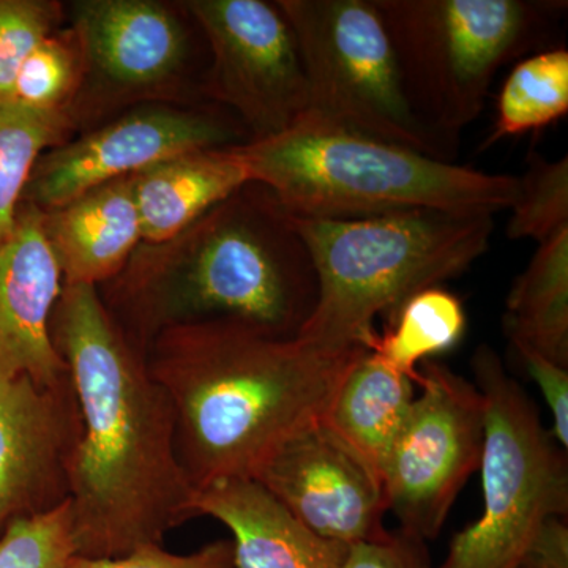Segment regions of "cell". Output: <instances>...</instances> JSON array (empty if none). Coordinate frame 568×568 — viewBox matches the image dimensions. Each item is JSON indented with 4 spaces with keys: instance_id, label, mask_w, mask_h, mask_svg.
<instances>
[{
    "instance_id": "1",
    "label": "cell",
    "mask_w": 568,
    "mask_h": 568,
    "mask_svg": "<svg viewBox=\"0 0 568 568\" xmlns=\"http://www.w3.org/2000/svg\"><path fill=\"white\" fill-rule=\"evenodd\" d=\"M51 335L82 417L70 478L81 558H119L194 517L170 398L108 312L99 287L63 284Z\"/></svg>"
},
{
    "instance_id": "2",
    "label": "cell",
    "mask_w": 568,
    "mask_h": 568,
    "mask_svg": "<svg viewBox=\"0 0 568 568\" xmlns=\"http://www.w3.org/2000/svg\"><path fill=\"white\" fill-rule=\"evenodd\" d=\"M365 353L209 320L163 328L144 355L173 406L179 459L197 493L254 480L280 447L323 420Z\"/></svg>"
},
{
    "instance_id": "3",
    "label": "cell",
    "mask_w": 568,
    "mask_h": 568,
    "mask_svg": "<svg viewBox=\"0 0 568 568\" xmlns=\"http://www.w3.org/2000/svg\"><path fill=\"white\" fill-rule=\"evenodd\" d=\"M100 295L145 354L160 331L192 321H237L293 338L315 310L317 278L290 215L250 182L174 237L142 242Z\"/></svg>"
},
{
    "instance_id": "4",
    "label": "cell",
    "mask_w": 568,
    "mask_h": 568,
    "mask_svg": "<svg viewBox=\"0 0 568 568\" xmlns=\"http://www.w3.org/2000/svg\"><path fill=\"white\" fill-rule=\"evenodd\" d=\"M250 181L287 215L353 220L425 211H508L518 178L375 140L304 115L275 136L235 145Z\"/></svg>"
},
{
    "instance_id": "5",
    "label": "cell",
    "mask_w": 568,
    "mask_h": 568,
    "mask_svg": "<svg viewBox=\"0 0 568 568\" xmlns=\"http://www.w3.org/2000/svg\"><path fill=\"white\" fill-rule=\"evenodd\" d=\"M312 256L317 302L301 338L328 347H365L376 317L407 298L465 274L487 253L495 215L409 211L353 220L290 215Z\"/></svg>"
},
{
    "instance_id": "6",
    "label": "cell",
    "mask_w": 568,
    "mask_h": 568,
    "mask_svg": "<svg viewBox=\"0 0 568 568\" xmlns=\"http://www.w3.org/2000/svg\"><path fill=\"white\" fill-rule=\"evenodd\" d=\"M410 108L448 145L480 112L497 70L528 50L566 2L375 0Z\"/></svg>"
},
{
    "instance_id": "7",
    "label": "cell",
    "mask_w": 568,
    "mask_h": 568,
    "mask_svg": "<svg viewBox=\"0 0 568 568\" xmlns=\"http://www.w3.org/2000/svg\"><path fill=\"white\" fill-rule=\"evenodd\" d=\"M473 372L485 399L484 510L437 568H517L541 526L567 518V452L491 347H478Z\"/></svg>"
},
{
    "instance_id": "8",
    "label": "cell",
    "mask_w": 568,
    "mask_h": 568,
    "mask_svg": "<svg viewBox=\"0 0 568 568\" xmlns=\"http://www.w3.org/2000/svg\"><path fill=\"white\" fill-rule=\"evenodd\" d=\"M301 51L306 115L448 160L407 100L394 44L375 0H278Z\"/></svg>"
},
{
    "instance_id": "9",
    "label": "cell",
    "mask_w": 568,
    "mask_h": 568,
    "mask_svg": "<svg viewBox=\"0 0 568 568\" xmlns=\"http://www.w3.org/2000/svg\"><path fill=\"white\" fill-rule=\"evenodd\" d=\"M418 373L422 394L388 448L381 480L399 530L429 541L480 467L485 399L476 384L446 365L428 361Z\"/></svg>"
},
{
    "instance_id": "10",
    "label": "cell",
    "mask_w": 568,
    "mask_h": 568,
    "mask_svg": "<svg viewBox=\"0 0 568 568\" xmlns=\"http://www.w3.org/2000/svg\"><path fill=\"white\" fill-rule=\"evenodd\" d=\"M183 10L211 50L204 91L248 132V141L275 136L308 111V85L290 22L276 2L189 0Z\"/></svg>"
},
{
    "instance_id": "11",
    "label": "cell",
    "mask_w": 568,
    "mask_h": 568,
    "mask_svg": "<svg viewBox=\"0 0 568 568\" xmlns=\"http://www.w3.org/2000/svg\"><path fill=\"white\" fill-rule=\"evenodd\" d=\"M245 129L215 112L149 103L44 152L22 203L52 211L104 183L181 153L244 144Z\"/></svg>"
},
{
    "instance_id": "12",
    "label": "cell",
    "mask_w": 568,
    "mask_h": 568,
    "mask_svg": "<svg viewBox=\"0 0 568 568\" xmlns=\"http://www.w3.org/2000/svg\"><path fill=\"white\" fill-rule=\"evenodd\" d=\"M254 481L324 540L354 545L388 532L379 474L323 420L280 447Z\"/></svg>"
},
{
    "instance_id": "13",
    "label": "cell",
    "mask_w": 568,
    "mask_h": 568,
    "mask_svg": "<svg viewBox=\"0 0 568 568\" xmlns=\"http://www.w3.org/2000/svg\"><path fill=\"white\" fill-rule=\"evenodd\" d=\"M81 435L70 375L52 384L0 375V536L70 500Z\"/></svg>"
},
{
    "instance_id": "14",
    "label": "cell",
    "mask_w": 568,
    "mask_h": 568,
    "mask_svg": "<svg viewBox=\"0 0 568 568\" xmlns=\"http://www.w3.org/2000/svg\"><path fill=\"white\" fill-rule=\"evenodd\" d=\"M71 31L80 44L84 80L119 95L155 93L185 69L189 37L170 7L153 0L71 3Z\"/></svg>"
},
{
    "instance_id": "15",
    "label": "cell",
    "mask_w": 568,
    "mask_h": 568,
    "mask_svg": "<svg viewBox=\"0 0 568 568\" xmlns=\"http://www.w3.org/2000/svg\"><path fill=\"white\" fill-rule=\"evenodd\" d=\"M62 290L43 213L22 203L13 230L0 242V375H26L41 384L69 375L51 335Z\"/></svg>"
},
{
    "instance_id": "16",
    "label": "cell",
    "mask_w": 568,
    "mask_h": 568,
    "mask_svg": "<svg viewBox=\"0 0 568 568\" xmlns=\"http://www.w3.org/2000/svg\"><path fill=\"white\" fill-rule=\"evenodd\" d=\"M194 517L231 532L235 568H338L346 545L324 540L295 521L254 480H230L194 496Z\"/></svg>"
},
{
    "instance_id": "17",
    "label": "cell",
    "mask_w": 568,
    "mask_h": 568,
    "mask_svg": "<svg viewBox=\"0 0 568 568\" xmlns=\"http://www.w3.org/2000/svg\"><path fill=\"white\" fill-rule=\"evenodd\" d=\"M43 213V230L63 284L99 287L122 271L142 244L129 178L118 179Z\"/></svg>"
},
{
    "instance_id": "18",
    "label": "cell",
    "mask_w": 568,
    "mask_h": 568,
    "mask_svg": "<svg viewBox=\"0 0 568 568\" xmlns=\"http://www.w3.org/2000/svg\"><path fill=\"white\" fill-rule=\"evenodd\" d=\"M250 182L235 145L181 153L129 175L142 242L174 237Z\"/></svg>"
},
{
    "instance_id": "19",
    "label": "cell",
    "mask_w": 568,
    "mask_h": 568,
    "mask_svg": "<svg viewBox=\"0 0 568 568\" xmlns=\"http://www.w3.org/2000/svg\"><path fill=\"white\" fill-rule=\"evenodd\" d=\"M414 398L413 381L366 351L343 377L323 422L381 477Z\"/></svg>"
},
{
    "instance_id": "20",
    "label": "cell",
    "mask_w": 568,
    "mask_h": 568,
    "mask_svg": "<svg viewBox=\"0 0 568 568\" xmlns=\"http://www.w3.org/2000/svg\"><path fill=\"white\" fill-rule=\"evenodd\" d=\"M504 327L511 346L568 368V230L538 244L508 294Z\"/></svg>"
},
{
    "instance_id": "21",
    "label": "cell",
    "mask_w": 568,
    "mask_h": 568,
    "mask_svg": "<svg viewBox=\"0 0 568 568\" xmlns=\"http://www.w3.org/2000/svg\"><path fill=\"white\" fill-rule=\"evenodd\" d=\"M466 325L465 306L457 295L440 286L428 287L388 316L386 331L376 332L365 349L417 384V365L457 347Z\"/></svg>"
},
{
    "instance_id": "22",
    "label": "cell",
    "mask_w": 568,
    "mask_h": 568,
    "mask_svg": "<svg viewBox=\"0 0 568 568\" xmlns=\"http://www.w3.org/2000/svg\"><path fill=\"white\" fill-rule=\"evenodd\" d=\"M568 112V51L551 48L515 63L503 82L487 145L545 129Z\"/></svg>"
},
{
    "instance_id": "23",
    "label": "cell",
    "mask_w": 568,
    "mask_h": 568,
    "mask_svg": "<svg viewBox=\"0 0 568 568\" xmlns=\"http://www.w3.org/2000/svg\"><path fill=\"white\" fill-rule=\"evenodd\" d=\"M71 122L70 112L32 111L0 100V242L13 230L33 168L44 152L65 142Z\"/></svg>"
},
{
    "instance_id": "24",
    "label": "cell",
    "mask_w": 568,
    "mask_h": 568,
    "mask_svg": "<svg viewBox=\"0 0 568 568\" xmlns=\"http://www.w3.org/2000/svg\"><path fill=\"white\" fill-rule=\"evenodd\" d=\"M82 80L84 63L77 37L71 29L55 31L22 62L9 100L32 111L71 114Z\"/></svg>"
},
{
    "instance_id": "25",
    "label": "cell",
    "mask_w": 568,
    "mask_h": 568,
    "mask_svg": "<svg viewBox=\"0 0 568 568\" xmlns=\"http://www.w3.org/2000/svg\"><path fill=\"white\" fill-rule=\"evenodd\" d=\"M507 237L530 239L538 244L568 230V160H549L530 152L528 166L518 178V193L508 209Z\"/></svg>"
},
{
    "instance_id": "26",
    "label": "cell",
    "mask_w": 568,
    "mask_h": 568,
    "mask_svg": "<svg viewBox=\"0 0 568 568\" xmlns=\"http://www.w3.org/2000/svg\"><path fill=\"white\" fill-rule=\"evenodd\" d=\"M74 556L70 500L48 514L13 523L0 536V568H65Z\"/></svg>"
},
{
    "instance_id": "27",
    "label": "cell",
    "mask_w": 568,
    "mask_h": 568,
    "mask_svg": "<svg viewBox=\"0 0 568 568\" xmlns=\"http://www.w3.org/2000/svg\"><path fill=\"white\" fill-rule=\"evenodd\" d=\"M62 7L44 0H0V100H9L22 62L55 32Z\"/></svg>"
},
{
    "instance_id": "28",
    "label": "cell",
    "mask_w": 568,
    "mask_h": 568,
    "mask_svg": "<svg viewBox=\"0 0 568 568\" xmlns=\"http://www.w3.org/2000/svg\"><path fill=\"white\" fill-rule=\"evenodd\" d=\"M65 568H235L234 548L231 540H216L190 555H175L151 544L119 558L74 556Z\"/></svg>"
},
{
    "instance_id": "29",
    "label": "cell",
    "mask_w": 568,
    "mask_h": 568,
    "mask_svg": "<svg viewBox=\"0 0 568 568\" xmlns=\"http://www.w3.org/2000/svg\"><path fill=\"white\" fill-rule=\"evenodd\" d=\"M338 568H436L426 541L396 530L377 540L346 545Z\"/></svg>"
},
{
    "instance_id": "30",
    "label": "cell",
    "mask_w": 568,
    "mask_h": 568,
    "mask_svg": "<svg viewBox=\"0 0 568 568\" xmlns=\"http://www.w3.org/2000/svg\"><path fill=\"white\" fill-rule=\"evenodd\" d=\"M530 379L540 388L552 417V436L564 450L568 448V368L548 361L525 346H514Z\"/></svg>"
},
{
    "instance_id": "31",
    "label": "cell",
    "mask_w": 568,
    "mask_h": 568,
    "mask_svg": "<svg viewBox=\"0 0 568 568\" xmlns=\"http://www.w3.org/2000/svg\"><path fill=\"white\" fill-rule=\"evenodd\" d=\"M517 568H568L567 518L548 519L530 541Z\"/></svg>"
}]
</instances>
